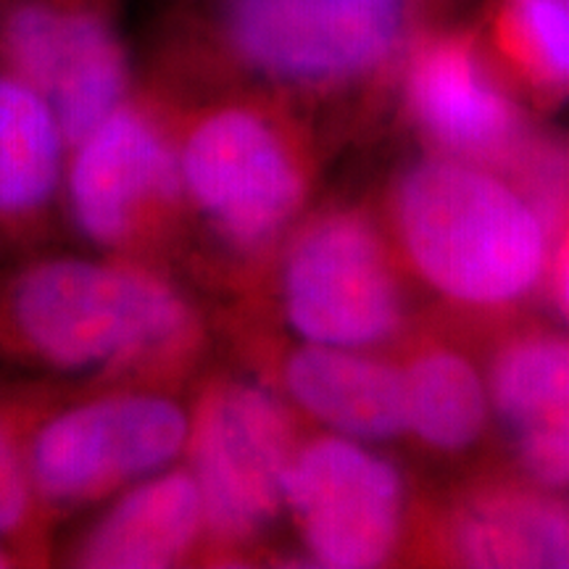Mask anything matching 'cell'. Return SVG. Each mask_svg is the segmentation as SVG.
I'll return each instance as SVG.
<instances>
[{
    "instance_id": "12",
    "label": "cell",
    "mask_w": 569,
    "mask_h": 569,
    "mask_svg": "<svg viewBox=\"0 0 569 569\" xmlns=\"http://www.w3.org/2000/svg\"><path fill=\"white\" fill-rule=\"evenodd\" d=\"M206 515L184 461L134 482L80 517L56 561L74 569L203 567Z\"/></svg>"
},
{
    "instance_id": "1",
    "label": "cell",
    "mask_w": 569,
    "mask_h": 569,
    "mask_svg": "<svg viewBox=\"0 0 569 569\" xmlns=\"http://www.w3.org/2000/svg\"><path fill=\"white\" fill-rule=\"evenodd\" d=\"M217 325L169 269L61 246L0 269V396L13 401L153 382L190 388Z\"/></svg>"
},
{
    "instance_id": "8",
    "label": "cell",
    "mask_w": 569,
    "mask_h": 569,
    "mask_svg": "<svg viewBox=\"0 0 569 569\" xmlns=\"http://www.w3.org/2000/svg\"><path fill=\"white\" fill-rule=\"evenodd\" d=\"M190 388L124 382L27 403L24 453L59 528L184 459Z\"/></svg>"
},
{
    "instance_id": "16",
    "label": "cell",
    "mask_w": 569,
    "mask_h": 569,
    "mask_svg": "<svg viewBox=\"0 0 569 569\" xmlns=\"http://www.w3.org/2000/svg\"><path fill=\"white\" fill-rule=\"evenodd\" d=\"M401 369L407 436L427 453L461 457L486 438L490 396L486 372L465 348L419 336L407 343Z\"/></svg>"
},
{
    "instance_id": "22",
    "label": "cell",
    "mask_w": 569,
    "mask_h": 569,
    "mask_svg": "<svg viewBox=\"0 0 569 569\" xmlns=\"http://www.w3.org/2000/svg\"><path fill=\"white\" fill-rule=\"evenodd\" d=\"M84 3H98V6H109L111 0H84Z\"/></svg>"
},
{
    "instance_id": "3",
    "label": "cell",
    "mask_w": 569,
    "mask_h": 569,
    "mask_svg": "<svg viewBox=\"0 0 569 569\" xmlns=\"http://www.w3.org/2000/svg\"><path fill=\"white\" fill-rule=\"evenodd\" d=\"M161 96L172 103L188 206L184 280L240 301L315 201V117L256 90Z\"/></svg>"
},
{
    "instance_id": "23",
    "label": "cell",
    "mask_w": 569,
    "mask_h": 569,
    "mask_svg": "<svg viewBox=\"0 0 569 569\" xmlns=\"http://www.w3.org/2000/svg\"><path fill=\"white\" fill-rule=\"evenodd\" d=\"M6 3H9V0H0V9H3V6H6Z\"/></svg>"
},
{
    "instance_id": "19",
    "label": "cell",
    "mask_w": 569,
    "mask_h": 569,
    "mask_svg": "<svg viewBox=\"0 0 569 569\" xmlns=\"http://www.w3.org/2000/svg\"><path fill=\"white\" fill-rule=\"evenodd\" d=\"M501 174L519 188L540 213L553 240L569 219V146L530 134Z\"/></svg>"
},
{
    "instance_id": "15",
    "label": "cell",
    "mask_w": 569,
    "mask_h": 569,
    "mask_svg": "<svg viewBox=\"0 0 569 569\" xmlns=\"http://www.w3.org/2000/svg\"><path fill=\"white\" fill-rule=\"evenodd\" d=\"M432 540L453 565L569 569V507L528 478H490L446 503Z\"/></svg>"
},
{
    "instance_id": "9",
    "label": "cell",
    "mask_w": 569,
    "mask_h": 569,
    "mask_svg": "<svg viewBox=\"0 0 569 569\" xmlns=\"http://www.w3.org/2000/svg\"><path fill=\"white\" fill-rule=\"evenodd\" d=\"M401 469L372 443L306 427L284 475V522L309 565L386 567L407 538Z\"/></svg>"
},
{
    "instance_id": "18",
    "label": "cell",
    "mask_w": 569,
    "mask_h": 569,
    "mask_svg": "<svg viewBox=\"0 0 569 569\" xmlns=\"http://www.w3.org/2000/svg\"><path fill=\"white\" fill-rule=\"evenodd\" d=\"M27 401L0 396V540L24 567H53L59 528L34 493L24 453Z\"/></svg>"
},
{
    "instance_id": "21",
    "label": "cell",
    "mask_w": 569,
    "mask_h": 569,
    "mask_svg": "<svg viewBox=\"0 0 569 569\" xmlns=\"http://www.w3.org/2000/svg\"><path fill=\"white\" fill-rule=\"evenodd\" d=\"M17 567L19 569H27L19 553L13 551L9 543H3V540H0V569H17Z\"/></svg>"
},
{
    "instance_id": "5",
    "label": "cell",
    "mask_w": 569,
    "mask_h": 569,
    "mask_svg": "<svg viewBox=\"0 0 569 569\" xmlns=\"http://www.w3.org/2000/svg\"><path fill=\"white\" fill-rule=\"evenodd\" d=\"M246 306L277 317L284 336L382 351L409 327L403 261L382 219L361 203H327L284 238Z\"/></svg>"
},
{
    "instance_id": "20",
    "label": "cell",
    "mask_w": 569,
    "mask_h": 569,
    "mask_svg": "<svg viewBox=\"0 0 569 569\" xmlns=\"http://www.w3.org/2000/svg\"><path fill=\"white\" fill-rule=\"evenodd\" d=\"M549 284L551 296L557 301L559 311L569 322V219L561 227L557 240H553L551 267H549Z\"/></svg>"
},
{
    "instance_id": "17",
    "label": "cell",
    "mask_w": 569,
    "mask_h": 569,
    "mask_svg": "<svg viewBox=\"0 0 569 569\" xmlns=\"http://www.w3.org/2000/svg\"><path fill=\"white\" fill-rule=\"evenodd\" d=\"M482 46L515 92L569 101V0H496Z\"/></svg>"
},
{
    "instance_id": "2",
    "label": "cell",
    "mask_w": 569,
    "mask_h": 569,
    "mask_svg": "<svg viewBox=\"0 0 569 569\" xmlns=\"http://www.w3.org/2000/svg\"><path fill=\"white\" fill-rule=\"evenodd\" d=\"M419 13L422 0H169L142 82L169 96L256 90L315 117L398 69Z\"/></svg>"
},
{
    "instance_id": "13",
    "label": "cell",
    "mask_w": 569,
    "mask_h": 569,
    "mask_svg": "<svg viewBox=\"0 0 569 569\" xmlns=\"http://www.w3.org/2000/svg\"><path fill=\"white\" fill-rule=\"evenodd\" d=\"M69 146L46 98L0 61V269L71 246Z\"/></svg>"
},
{
    "instance_id": "7",
    "label": "cell",
    "mask_w": 569,
    "mask_h": 569,
    "mask_svg": "<svg viewBox=\"0 0 569 569\" xmlns=\"http://www.w3.org/2000/svg\"><path fill=\"white\" fill-rule=\"evenodd\" d=\"M63 201L80 248L184 280L188 206L167 96L138 82L130 101L69 148Z\"/></svg>"
},
{
    "instance_id": "14",
    "label": "cell",
    "mask_w": 569,
    "mask_h": 569,
    "mask_svg": "<svg viewBox=\"0 0 569 569\" xmlns=\"http://www.w3.org/2000/svg\"><path fill=\"white\" fill-rule=\"evenodd\" d=\"M490 411L509 436L522 478L569 486V336L525 327L498 340L488 369Z\"/></svg>"
},
{
    "instance_id": "6",
    "label": "cell",
    "mask_w": 569,
    "mask_h": 569,
    "mask_svg": "<svg viewBox=\"0 0 569 569\" xmlns=\"http://www.w3.org/2000/svg\"><path fill=\"white\" fill-rule=\"evenodd\" d=\"M301 415L248 367L209 365L190 386L184 465L206 515L203 567L251 565L284 522V475Z\"/></svg>"
},
{
    "instance_id": "4",
    "label": "cell",
    "mask_w": 569,
    "mask_h": 569,
    "mask_svg": "<svg viewBox=\"0 0 569 569\" xmlns=\"http://www.w3.org/2000/svg\"><path fill=\"white\" fill-rule=\"evenodd\" d=\"M386 227L403 267L440 301L507 315L549 277L553 234L496 169L448 156L409 163L390 182Z\"/></svg>"
},
{
    "instance_id": "10",
    "label": "cell",
    "mask_w": 569,
    "mask_h": 569,
    "mask_svg": "<svg viewBox=\"0 0 569 569\" xmlns=\"http://www.w3.org/2000/svg\"><path fill=\"white\" fill-rule=\"evenodd\" d=\"M0 61L46 98L69 148L140 82L109 6L84 0H9L0 9Z\"/></svg>"
},
{
    "instance_id": "11",
    "label": "cell",
    "mask_w": 569,
    "mask_h": 569,
    "mask_svg": "<svg viewBox=\"0 0 569 569\" xmlns=\"http://www.w3.org/2000/svg\"><path fill=\"white\" fill-rule=\"evenodd\" d=\"M401 101L432 153L496 172L532 134L482 40L465 30L411 42L401 61Z\"/></svg>"
}]
</instances>
